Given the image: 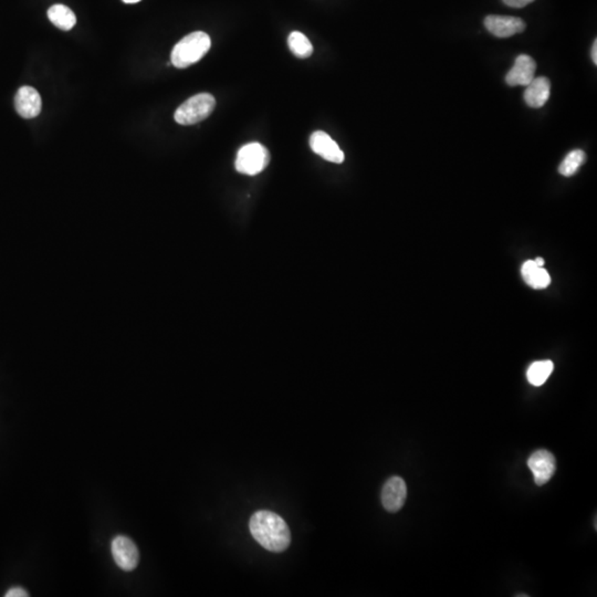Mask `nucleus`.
Segmentation results:
<instances>
[{
	"label": "nucleus",
	"instance_id": "20",
	"mask_svg": "<svg viewBox=\"0 0 597 597\" xmlns=\"http://www.w3.org/2000/svg\"><path fill=\"white\" fill-rule=\"evenodd\" d=\"M592 60L595 64H597V41L595 40L592 47Z\"/></svg>",
	"mask_w": 597,
	"mask_h": 597
},
{
	"label": "nucleus",
	"instance_id": "7",
	"mask_svg": "<svg viewBox=\"0 0 597 597\" xmlns=\"http://www.w3.org/2000/svg\"><path fill=\"white\" fill-rule=\"evenodd\" d=\"M310 146L312 151L325 159L327 162L341 164L344 162L345 156L337 142L323 131H316L310 138Z\"/></svg>",
	"mask_w": 597,
	"mask_h": 597
},
{
	"label": "nucleus",
	"instance_id": "14",
	"mask_svg": "<svg viewBox=\"0 0 597 597\" xmlns=\"http://www.w3.org/2000/svg\"><path fill=\"white\" fill-rule=\"evenodd\" d=\"M48 18L57 28L64 31H69L77 24L75 13L61 3H57L49 8Z\"/></svg>",
	"mask_w": 597,
	"mask_h": 597
},
{
	"label": "nucleus",
	"instance_id": "21",
	"mask_svg": "<svg viewBox=\"0 0 597 597\" xmlns=\"http://www.w3.org/2000/svg\"><path fill=\"white\" fill-rule=\"evenodd\" d=\"M534 263H536V265H539V267H543V265H544L543 258H536V260H534Z\"/></svg>",
	"mask_w": 597,
	"mask_h": 597
},
{
	"label": "nucleus",
	"instance_id": "18",
	"mask_svg": "<svg viewBox=\"0 0 597 597\" xmlns=\"http://www.w3.org/2000/svg\"><path fill=\"white\" fill-rule=\"evenodd\" d=\"M506 5L513 8H522L529 3H533L534 0H502Z\"/></svg>",
	"mask_w": 597,
	"mask_h": 597
},
{
	"label": "nucleus",
	"instance_id": "19",
	"mask_svg": "<svg viewBox=\"0 0 597 597\" xmlns=\"http://www.w3.org/2000/svg\"><path fill=\"white\" fill-rule=\"evenodd\" d=\"M6 597H27L29 596V594L24 591L22 587H13V589H9L8 592L6 593Z\"/></svg>",
	"mask_w": 597,
	"mask_h": 597
},
{
	"label": "nucleus",
	"instance_id": "17",
	"mask_svg": "<svg viewBox=\"0 0 597 597\" xmlns=\"http://www.w3.org/2000/svg\"><path fill=\"white\" fill-rule=\"evenodd\" d=\"M585 157H587L585 153L582 149H574V151L570 152L566 155V159H563V162L561 163L560 168H559L561 175L566 176V177L573 176L581 168V165L585 162Z\"/></svg>",
	"mask_w": 597,
	"mask_h": 597
},
{
	"label": "nucleus",
	"instance_id": "1",
	"mask_svg": "<svg viewBox=\"0 0 597 597\" xmlns=\"http://www.w3.org/2000/svg\"><path fill=\"white\" fill-rule=\"evenodd\" d=\"M249 529L253 539L270 552L281 553L291 543V532L283 517L277 513L260 510L250 517Z\"/></svg>",
	"mask_w": 597,
	"mask_h": 597
},
{
	"label": "nucleus",
	"instance_id": "8",
	"mask_svg": "<svg viewBox=\"0 0 597 597\" xmlns=\"http://www.w3.org/2000/svg\"><path fill=\"white\" fill-rule=\"evenodd\" d=\"M528 466L533 473L538 486H543L551 480L557 469L554 456L547 450H538L529 458Z\"/></svg>",
	"mask_w": 597,
	"mask_h": 597
},
{
	"label": "nucleus",
	"instance_id": "9",
	"mask_svg": "<svg viewBox=\"0 0 597 597\" xmlns=\"http://www.w3.org/2000/svg\"><path fill=\"white\" fill-rule=\"evenodd\" d=\"M485 26L490 34L498 38H509L526 29L522 19L517 17L490 15L485 19Z\"/></svg>",
	"mask_w": 597,
	"mask_h": 597
},
{
	"label": "nucleus",
	"instance_id": "16",
	"mask_svg": "<svg viewBox=\"0 0 597 597\" xmlns=\"http://www.w3.org/2000/svg\"><path fill=\"white\" fill-rule=\"evenodd\" d=\"M553 369L554 365L551 361L534 362L526 373L529 383L534 386H541L547 382L550 375L552 374Z\"/></svg>",
	"mask_w": 597,
	"mask_h": 597
},
{
	"label": "nucleus",
	"instance_id": "10",
	"mask_svg": "<svg viewBox=\"0 0 597 597\" xmlns=\"http://www.w3.org/2000/svg\"><path fill=\"white\" fill-rule=\"evenodd\" d=\"M15 108L17 113L24 119L38 117L43 108L39 92L31 87H22L15 96Z\"/></svg>",
	"mask_w": 597,
	"mask_h": 597
},
{
	"label": "nucleus",
	"instance_id": "12",
	"mask_svg": "<svg viewBox=\"0 0 597 597\" xmlns=\"http://www.w3.org/2000/svg\"><path fill=\"white\" fill-rule=\"evenodd\" d=\"M550 91H551V83L547 78H534L530 84L526 85L524 91L526 103L533 109L542 108L549 100Z\"/></svg>",
	"mask_w": 597,
	"mask_h": 597
},
{
	"label": "nucleus",
	"instance_id": "6",
	"mask_svg": "<svg viewBox=\"0 0 597 597\" xmlns=\"http://www.w3.org/2000/svg\"><path fill=\"white\" fill-rule=\"evenodd\" d=\"M383 507L390 513H398L403 508L407 498L406 483L403 478L392 477L385 482L382 490Z\"/></svg>",
	"mask_w": 597,
	"mask_h": 597
},
{
	"label": "nucleus",
	"instance_id": "13",
	"mask_svg": "<svg viewBox=\"0 0 597 597\" xmlns=\"http://www.w3.org/2000/svg\"><path fill=\"white\" fill-rule=\"evenodd\" d=\"M521 272L524 281L534 289H545L551 283L549 272L543 267L536 265L534 260L523 263Z\"/></svg>",
	"mask_w": 597,
	"mask_h": 597
},
{
	"label": "nucleus",
	"instance_id": "5",
	"mask_svg": "<svg viewBox=\"0 0 597 597\" xmlns=\"http://www.w3.org/2000/svg\"><path fill=\"white\" fill-rule=\"evenodd\" d=\"M111 550L115 563L119 568L130 572L138 566L140 552L136 544L128 536H115L112 541Z\"/></svg>",
	"mask_w": 597,
	"mask_h": 597
},
{
	"label": "nucleus",
	"instance_id": "3",
	"mask_svg": "<svg viewBox=\"0 0 597 597\" xmlns=\"http://www.w3.org/2000/svg\"><path fill=\"white\" fill-rule=\"evenodd\" d=\"M216 100L209 93H198L184 102L176 110V122L181 125H193L207 119L215 109Z\"/></svg>",
	"mask_w": 597,
	"mask_h": 597
},
{
	"label": "nucleus",
	"instance_id": "22",
	"mask_svg": "<svg viewBox=\"0 0 597 597\" xmlns=\"http://www.w3.org/2000/svg\"><path fill=\"white\" fill-rule=\"evenodd\" d=\"M138 1H141V0H123V3H136Z\"/></svg>",
	"mask_w": 597,
	"mask_h": 597
},
{
	"label": "nucleus",
	"instance_id": "11",
	"mask_svg": "<svg viewBox=\"0 0 597 597\" xmlns=\"http://www.w3.org/2000/svg\"><path fill=\"white\" fill-rule=\"evenodd\" d=\"M536 64L533 59L526 54H521L515 59V64L508 72L506 81L510 87L528 85L534 79Z\"/></svg>",
	"mask_w": 597,
	"mask_h": 597
},
{
	"label": "nucleus",
	"instance_id": "15",
	"mask_svg": "<svg viewBox=\"0 0 597 597\" xmlns=\"http://www.w3.org/2000/svg\"><path fill=\"white\" fill-rule=\"evenodd\" d=\"M288 45L291 52L297 58H309L314 53V47L310 40L300 31H293L290 34L288 38Z\"/></svg>",
	"mask_w": 597,
	"mask_h": 597
},
{
	"label": "nucleus",
	"instance_id": "4",
	"mask_svg": "<svg viewBox=\"0 0 597 597\" xmlns=\"http://www.w3.org/2000/svg\"><path fill=\"white\" fill-rule=\"evenodd\" d=\"M270 154L260 143H249L242 146L237 154L236 170L240 174L253 176L268 166Z\"/></svg>",
	"mask_w": 597,
	"mask_h": 597
},
{
	"label": "nucleus",
	"instance_id": "2",
	"mask_svg": "<svg viewBox=\"0 0 597 597\" xmlns=\"http://www.w3.org/2000/svg\"><path fill=\"white\" fill-rule=\"evenodd\" d=\"M212 40L206 32L195 31L189 34L172 48L170 62L178 69H185L202 60L209 51Z\"/></svg>",
	"mask_w": 597,
	"mask_h": 597
}]
</instances>
